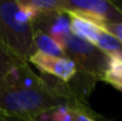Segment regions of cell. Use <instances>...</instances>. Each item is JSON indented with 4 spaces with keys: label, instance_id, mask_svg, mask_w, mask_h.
<instances>
[{
    "label": "cell",
    "instance_id": "30bf717a",
    "mask_svg": "<svg viewBox=\"0 0 122 121\" xmlns=\"http://www.w3.org/2000/svg\"><path fill=\"white\" fill-rule=\"evenodd\" d=\"M68 106L70 108L71 116L74 121H98L91 114V110L85 106V103H81L76 101Z\"/></svg>",
    "mask_w": 122,
    "mask_h": 121
},
{
    "label": "cell",
    "instance_id": "5b68a950",
    "mask_svg": "<svg viewBox=\"0 0 122 121\" xmlns=\"http://www.w3.org/2000/svg\"><path fill=\"white\" fill-rule=\"evenodd\" d=\"M29 63L33 64L43 74L50 75L51 77L64 83H69L78 71L76 64L69 57L49 56L39 51H33L31 53L29 57Z\"/></svg>",
    "mask_w": 122,
    "mask_h": 121
},
{
    "label": "cell",
    "instance_id": "7a4b0ae2",
    "mask_svg": "<svg viewBox=\"0 0 122 121\" xmlns=\"http://www.w3.org/2000/svg\"><path fill=\"white\" fill-rule=\"evenodd\" d=\"M59 105H68V102L51 85L43 89H25L11 85L0 77V113L2 114L36 118Z\"/></svg>",
    "mask_w": 122,
    "mask_h": 121
},
{
    "label": "cell",
    "instance_id": "6da1fadb",
    "mask_svg": "<svg viewBox=\"0 0 122 121\" xmlns=\"http://www.w3.org/2000/svg\"><path fill=\"white\" fill-rule=\"evenodd\" d=\"M33 26L17 1H0V70L10 63L29 62Z\"/></svg>",
    "mask_w": 122,
    "mask_h": 121
},
{
    "label": "cell",
    "instance_id": "8992f818",
    "mask_svg": "<svg viewBox=\"0 0 122 121\" xmlns=\"http://www.w3.org/2000/svg\"><path fill=\"white\" fill-rule=\"evenodd\" d=\"M70 18V33L96 46L100 33L103 30L100 25L77 13H66Z\"/></svg>",
    "mask_w": 122,
    "mask_h": 121
},
{
    "label": "cell",
    "instance_id": "3957f363",
    "mask_svg": "<svg viewBox=\"0 0 122 121\" xmlns=\"http://www.w3.org/2000/svg\"><path fill=\"white\" fill-rule=\"evenodd\" d=\"M63 50L65 56L74 61L80 71L96 81L103 79L109 58L95 45L70 35Z\"/></svg>",
    "mask_w": 122,
    "mask_h": 121
},
{
    "label": "cell",
    "instance_id": "ba28073f",
    "mask_svg": "<svg viewBox=\"0 0 122 121\" xmlns=\"http://www.w3.org/2000/svg\"><path fill=\"white\" fill-rule=\"evenodd\" d=\"M96 47L101 50L104 55H107L109 58L116 57L122 58V45L114 36H112L108 31L104 29L101 31L98 40L96 43Z\"/></svg>",
    "mask_w": 122,
    "mask_h": 121
},
{
    "label": "cell",
    "instance_id": "7c38bea8",
    "mask_svg": "<svg viewBox=\"0 0 122 121\" xmlns=\"http://www.w3.org/2000/svg\"><path fill=\"white\" fill-rule=\"evenodd\" d=\"M2 121H37L32 116H25V115H7L2 114Z\"/></svg>",
    "mask_w": 122,
    "mask_h": 121
},
{
    "label": "cell",
    "instance_id": "277c9868",
    "mask_svg": "<svg viewBox=\"0 0 122 121\" xmlns=\"http://www.w3.org/2000/svg\"><path fill=\"white\" fill-rule=\"evenodd\" d=\"M63 12L77 13L103 27L104 24L122 23V12L108 0H62Z\"/></svg>",
    "mask_w": 122,
    "mask_h": 121
},
{
    "label": "cell",
    "instance_id": "9c48e42d",
    "mask_svg": "<svg viewBox=\"0 0 122 121\" xmlns=\"http://www.w3.org/2000/svg\"><path fill=\"white\" fill-rule=\"evenodd\" d=\"M102 81L109 83L114 88L122 91V58H109Z\"/></svg>",
    "mask_w": 122,
    "mask_h": 121
},
{
    "label": "cell",
    "instance_id": "4fadbf2b",
    "mask_svg": "<svg viewBox=\"0 0 122 121\" xmlns=\"http://www.w3.org/2000/svg\"><path fill=\"white\" fill-rule=\"evenodd\" d=\"M114 4L119 7V10L122 12V0H117V1H114Z\"/></svg>",
    "mask_w": 122,
    "mask_h": 121
},
{
    "label": "cell",
    "instance_id": "8fae6325",
    "mask_svg": "<svg viewBox=\"0 0 122 121\" xmlns=\"http://www.w3.org/2000/svg\"><path fill=\"white\" fill-rule=\"evenodd\" d=\"M103 29L108 31L112 36H114L116 39L121 43L122 45V23H115V24H104Z\"/></svg>",
    "mask_w": 122,
    "mask_h": 121
},
{
    "label": "cell",
    "instance_id": "5bb4252c",
    "mask_svg": "<svg viewBox=\"0 0 122 121\" xmlns=\"http://www.w3.org/2000/svg\"><path fill=\"white\" fill-rule=\"evenodd\" d=\"M0 121H2V113H0Z\"/></svg>",
    "mask_w": 122,
    "mask_h": 121
},
{
    "label": "cell",
    "instance_id": "52a82bcc",
    "mask_svg": "<svg viewBox=\"0 0 122 121\" xmlns=\"http://www.w3.org/2000/svg\"><path fill=\"white\" fill-rule=\"evenodd\" d=\"M33 51H39L41 53L55 57H66L64 50L46 33L38 29H33Z\"/></svg>",
    "mask_w": 122,
    "mask_h": 121
}]
</instances>
